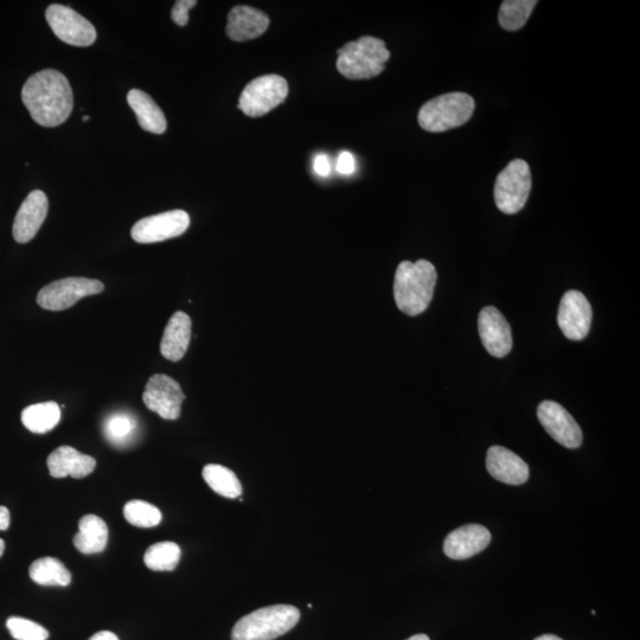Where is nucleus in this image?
<instances>
[{"instance_id": "nucleus-1", "label": "nucleus", "mask_w": 640, "mask_h": 640, "mask_svg": "<svg viewBox=\"0 0 640 640\" xmlns=\"http://www.w3.org/2000/svg\"><path fill=\"white\" fill-rule=\"evenodd\" d=\"M22 100L38 125L57 127L72 114L74 96L66 76L55 69L41 70L28 79Z\"/></svg>"}, {"instance_id": "nucleus-2", "label": "nucleus", "mask_w": 640, "mask_h": 640, "mask_svg": "<svg viewBox=\"0 0 640 640\" xmlns=\"http://www.w3.org/2000/svg\"><path fill=\"white\" fill-rule=\"evenodd\" d=\"M438 274L427 260L403 261L396 270L394 298L399 310L407 316H419L430 306Z\"/></svg>"}, {"instance_id": "nucleus-3", "label": "nucleus", "mask_w": 640, "mask_h": 640, "mask_svg": "<svg viewBox=\"0 0 640 640\" xmlns=\"http://www.w3.org/2000/svg\"><path fill=\"white\" fill-rule=\"evenodd\" d=\"M337 69L350 80H368L379 76L390 59L386 43L373 36H363L337 51Z\"/></svg>"}, {"instance_id": "nucleus-4", "label": "nucleus", "mask_w": 640, "mask_h": 640, "mask_svg": "<svg viewBox=\"0 0 640 640\" xmlns=\"http://www.w3.org/2000/svg\"><path fill=\"white\" fill-rule=\"evenodd\" d=\"M300 611L292 605H274L247 614L235 624L233 640H273L296 626Z\"/></svg>"}, {"instance_id": "nucleus-5", "label": "nucleus", "mask_w": 640, "mask_h": 640, "mask_svg": "<svg viewBox=\"0 0 640 640\" xmlns=\"http://www.w3.org/2000/svg\"><path fill=\"white\" fill-rule=\"evenodd\" d=\"M472 96L462 92L448 93L427 101L418 115L421 128L427 132L441 133L463 126L475 112Z\"/></svg>"}, {"instance_id": "nucleus-6", "label": "nucleus", "mask_w": 640, "mask_h": 640, "mask_svg": "<svg viewBox=\"0 0 640 640\" xmlns=\"http://www.w3.org/2000/svg\"><path fill=\"white\" fill-rule=\"evenodd\" d=\"M531 191V172L523 159L512 160L495 184L496 206L507 215L517 214L526 207Z\"/></svg>"}, {"instance_id": "nucleus-7", "label": "nucleus", "mask_w": 640, "mask_h": 640, "mask_svg": "<svg viewBox=\"0 0 640 640\" xmlns=\"http://www.w3.org/2000/svg\"><path fill=\"white\" fill-rule=\"evenodd\" d=\"M287 95L288 85L283 76H260L243 89L238 107L247 117L259 118L283 104Z\"/></svg>"}, {"instance_id": "nucleus-8", "label": "nucleus", "mask_w": 640, "mask_h": 640, "mask_svg": "<svg viewBox=\"0 0 640 640\" xmlns=\"http://www.w3.org/2000/svg\"><path fill=\"white\" fill-rule=\"evenodd\" d=\"M104 288V284L95 279H61L43 287L38 292L37 304L44 310L64 311L74 306L82 298L101 293Z\"/></svg>"}, {"instance_id": "nucleus-9", "label": "nucleus", "mask_w": 640, "mask_h": 640, "mask_svg": "<svg viewBox=\"0 0 640 640\" xmlns=\"http://www.w3.org/2000/svg\"><path fill=\"white\" fill-rule=\"evenodd\" d=\"M46 18L54 34L69 46L89 47L96 41L94 25L66 5H50Z\"/></svg>"}, {"instance_id": "nucleus-10", "label": "nucleus", "mask_w": 640, "mask_h": 640, "mask_svg": "<svg viewBox=\"0 0 640 640\" xmlns=\"http://www.w3.org/2000/svg\"><path fill=\"white\" fill-rule=\"evenodd\" d=\"M190 216L184 210H171L166 213L145 217L134 224L132 239L138 243H157L178 238L187 232Z\"/></svg>"}, {"instance_id": "nucleus-11", "label": "nucleus", "mask_w": 640, "mask_h": 640, "mask_svg": "<svg viewBox=\"0 0 640 640\" xmlns=\"http://www.w3.org/2000/svg\"><path fill=\"white\" fill-rule=\"evenodd\" d=\"M185 394L179 383L170 376L156 374L147 381L143 401L147 409L165 420H177L181 416Z\"/></svg>"}, {"instance_id": "nucleus-12", "label": "nucleus", "mask_w": 640, "mask_h": 640, "mask_svg": "<svg viewBox=\"0 0 640 640\" xmlns=\"http://www.w3.org/2000/svg\"><path fill=\"white\" fill-rule=\"evenodd\" d=\"M592 306L579 291L563 294L559 306L558 323L562 334L571 341H582L591 329Z\"/></svg>"}, {"instance_id": "nucleus-13", "label": "nucleus", "mask_w": 640, "mask_h": 640, "mask_svg": "<svg viewBox=\"0 0 640 640\" xmlns=\"http://www.w3.org/2000/svg\"><path fill=\"white\" fill-rule=\"evenodd\" d=\"M537 416L544 430L560 445L572 450L581 446L582 431L578 422L559 403L543 401L537 408Z\"/></svg>"}, {"instance_id": "nucleus-14", "label": "nucleus", "mask_w": 640, "mask_h": 640, "mask_svg": "<svg viewBox=\"0 0 640 640\" xmlns=\"http://www.w3.org/2000/svg\"><path fill=\"white\" fill-rule=\"evenodd\" d=\"M478 331L486 351L491 356L502 358L512 349V334L508 320L496 307H484L478 317Z\"/></svg>"}, {"instance_id": "nucleus-15", "label": "nucleus", "mask_w": 640, "mask_h": 640, "mask_svg": "<svg viewBox=\"0 0 640 640\" xmlns=\"http://www.w3.org/2000/svg\"><path fill=\"white\" fill-rule=\"evenodd\" d=\"M49 210V201L41 190L30 192L19 208L15 217L12 235L18 243H28L35 238L38 230L46 221Z\"/></svg>"}, {"instance_id": "nucleus-16", "label": "nucleus", "mask_w": 640, "mask_h": 640, "mask_svg": "<svg viewBox=\"0 0 640 640\" xmlns=\"http://www.w3.org/2000/svg\"><path fill=\"white\" fill-rule=\"evenodd\" d=\"M490 542L491 534L488 529L479 524H466L448 534L444 542V553L452 560H467L482 553Z\"/></svg>"}, {"instance_id": "nucleus-17", "label": "nucleus", "mask_w": 640, "mask_h": 640, "mask_svg": "<svg viewBox=\"0 0 640 640\" xmlns=\"http://www.w3.org/2000/svg\"><path fill=\"white\" fill-rule=\"evenodd\" d=\"M486 469L498 482L522 485L529 478V466L516 453L502 446H492L486 454Z\"/></svg>"}, {"instance_id": "nucleus-18", "label": "nucleus", "mask_w": 640, "mask_h": 640, "mask_svg": "<svg viewBox=\"0 0 640 640\" xmlns=\"http://www.w3.org/2000/svg\"><path fill=\"white\" fill-rule=\"evenodd\" d=\"M270 27V17L252 6H235L228 15L227 35L235 42L254 40Z\"/></svg>"}, {"instance_id": "nucleus-19", "label": "nucleus", "mask_w": 640, "mask_h": 640, "mask_svg": "<svg viewBox=\"0 0 640 640\" xmlns=\"http://www.w3.org/2000/svg\"><path fill=\"white\" fill-rule=\"evenodd\" d=\"M51 477L75 479L85 478L95 470L96 460L70 446H61L47 460Z\"/></svg>"}, {"instance_id": "nucleus-20", "label": "nucleus", "mask_w": 640, "mask_h": 640, "mask_svg": "<svg viewBox=\"0 0 640 640\" xmlns=\"http://www.w3.org/2000/svg\"><path fill=\"white\" fill-rule=\"evenodd\" d=\"M191 329L192 323L187 313L178 311L170 318L160 343V352L166 360L178 362L187 354Z\"/></svg>"}, {"instance_id": "nucleus-21", "label": "nucleus", "mask_w": 640, "mask_h": 640, "mask_svg": "<svg viewBox=\"0 0 640 640\" xmlns=\"http://www.w3.org/2000/svg\"><path fill=\"white\" fill-rule=\"evenodd\" d=\"M128 105L137 115L138 123L144 131L163 134L168 127L162 110L151 96L140 89H132L127 94Z\"/></svg>"}, {"instance_id": "nucleus-22", "label": "nucleus", "mask_w": 640, "mask_h": 640, "mask_svg": "<svg viewBox=\"0 0 640 640\" xmlns=\"http://www.w3.org/2000/svg\"><path fill=\"white\" fill-rule=\"evenodd\" d=\"M108 543V527L95 515L82 517L79 533L74 536V546L80 553L91 555L104 552Z\"/></svg>"}, {"instance_id": "nucleus-23", "label": "nucleus", "mask_w": 640, "mask_h": 640, "mask_svg": "<svg viewBox=\"0 0 640 640\" xmlns=\"http://www.w3.org/2000/svg\"><path fill=\"white\" fill-rule=\"evenodd\" d=\"M61 408L56 402L36 403L24 409L22 422L32 433L46 434L61 421Z\"/></svg>"}, {"instance_id": "nucleus-24", "label": "nucleus", "mask_w": 640, "mask_h": 640, "mask_svg": "<svg viewBox=\"0 0 640 640\" xmlns=\"http://www.w3.org/2000/svg\"><path fill=\"white\" fill-rule=\"evenodd\" d=\"M30 578L41 586L66 587L72 582V574L59 559L42 558L30 566Z\"/></svg>"}, {"instance_id": "nucleus-25", "label": "nucleus", "mask_w": 640, "mask_h": 640, "mask_svg": "<svg viewBox=\"0 0 640 640\" xmlns=\"http://www.w3.org/2000/svg\"><path fill=\"white\" fill-rule=\"evenodd\" d=\"M203 478L216 494L234 499L242 494V485L232 470L222 465L209 464L203 469Z\"/></svg>"}, {"instance_id": "nucleus-26", "label": "nucleus", "mask_w": 640, "mask_h": 640, "mask_svg": "<svg viewBox=\"0 0 640 640\" xmlns=\"http://www.w3.org/2000/svg\"><path fill=\"white\" fill-rule=\"evenodd\" d=\"M181 560V548L175 542H159L146 550L144 562L156 572L175 571Z\"/></svg>"}, {"instance_id": "nucleus-27", "label": "nucleus", "mask_w": 640, "mask_h": 640, "mask_svg": "<svg viewBox=\"0 0 640 640\" xmlns=\"http://www.w3.org/2000/svg\"><path fill=\"white\" fill-rule=\"evenodd\" d=\"M536 5V0H505L499 10V25L507 31L522 29Z\"/></svg>"}, {"instance_id": "nucleus-28", "label": "nucleus", "mask_w": 640, "mask_h": 640, "mask_svg": "<svg viewBox=\"0 0 640 640\" xmlns=\"http://www.w3.org/2000/svg\"><path fill=\"white\" fill-rule=\"evenodd\" d=\"M126 521L134 527L155 528L162 522V512L155 505L144 501H130L124 508Z\"/></svg>"}, {"instance_id": "nucleus-29", "label": "nucleus", "mask_w": 640, "mask_h": 640, "mask_svg": "<svg viewBox=\"0 0 640 640\" xmlns=\"http://www.w3.org/2000/svg\"><path fill=\"white\" fill-rule=\"evenodd\" d=\"M137 430V421L131 415L120 413L111 415L105 424V434L115 445H125Z\"/></svg>"}, {"instance_id": "nucleus-30", "label": "nucleus", "mask_w": 640, "mask_h": 640, "mask_svg": "<svg viewBox=\"0 0 640 640\" xmlns=\"http://www.w3.org/2000/svg\"><path fill=\"white\" fill-rule=\"evenodd\" d=\"M6 627L16 640H47L49 638L47 629L28 619L11 617L6 622Z\"/></svg>"}, {"instance_id": "nucleus-31", "label": "nucleus", "mask_w": 640, "mask_h": 640, "mask_svg": "<svg viewBox=\"0 0 640 640\" xmlns=\"http://www.w3.org/2000/svg\"><path fill=\"white\" fill-rule=\"evenodd\" d=\"M196 0H178L171 11V18L179 27H185L189 22V10L195 8Z\"/></svg>"}, {"instance_id": "nucleus-32", "label": "nucleus", "mask_w": 640, "mask_h": 640, "mask_svg": "<svg viewBox=\"0 0 640 640\" xmlns=\"http://www.w3.org/2000/svg\"><path fill=\"white\" fill-rule=\"evenodd\" d=\"M337 170L342 175H352L356 170L354 156L348 151H343L338 157Z\"/></svg>"}, {"instance_id": "nucleus-33", "label": "nucleus", "mask_w": 640, "mask_h": 640, "mask_svg": "<svg viewBox=\"0 0 640 640\" xmlns=\"http://www.w3.org/2000/svg\"><path fill=\"white\" fill-rule=\"evenodd\" d=\"M313 169L317 172L319 176H329L331 172V164L328 157L325 155H318L313 162Z\"/></svg>"}, {"instance_id": "nucleus-34", "label": "nucleus", "mask_w": 640, "mask_h": 640, "mask_svg": "<svg viewBox=\"0 0 640 640\" xmlns=\"http://www.w3.org/2000/svg\"><path fill=\"white\" fill-rule=\"evenodd\" d=\"M11 517L8 508L0 507V530H8L10 527ZM5 542L0 539V558L4 554Z\"/></svg>"}, {"instance_id": "nucleus-35", "label": "nucleus", "mask_w": 640, "mask_h": 640, "mask_svg": "<svg viewBox=\"0 0 640 640\" xmlns=\"http://www.w3.org/2000/svg\"><path fill=\"white\" fill-rule=\"evenodd\" d=\"M89 640H119V638L115 636L113 632L101 631L95 633V635Z\"/></svg>"}, {"instance_id": "nucleus-36", "label": "nucleus", "mask_w": 640, "mask_h": 640, "mask_svg": "<svg viewBox=\"0 0 640 640\" xmlns=\"http://www.w3.org/2000/svg\"><path fill=\"white\" fill-rule=\"evenodd\" d=\"M535 640H563V639L554 635H543V636L537 637Z\"/></svg>"}, {"instance_id": "nucleus-37", "label": "nucleus", "mask_w": 640, "mask_h": 640, "mask_svg": "<svg viewBox=\"0 0 640 640\" xmlns=\"http://www.w3.org/2000/svg\"><path fill=\"white\" fill-rule=\"evenodd\" d=\"M407 640H431V639H430V637L424 635V633H420V635L412 636L411 638H408Z\"/></svg>"}, {"instance_id": "nucleus-38", "label": "nucleus", "mask_w": 640, "mask_h": 640, "mask_svg": "<svg viewBox=\"0 0 640 640\" xmlns=\"http://www.w3.org/2000/svg\"><path fill=\"white\" fill-rule=\"evenodd\" d=\"M89 117H87V115H85V117H83V121H88Z\"/></svg>"}]
</instances>
